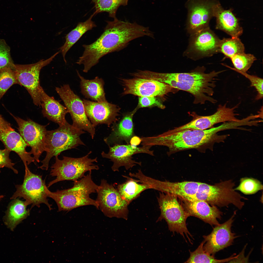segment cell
Segmentation results:
<instances>
[{"label":"cell","mask_w":263,"mask_h":263,"mask_svg":"<svg viewBox=\"0 0 263 263\" xmlns=\"http://www.w3.org/2000/svg\"><path fill=\"white\" fill-rule=\"evenodd\" d=\"M13 67H6L0 69V100L8 90L19 82Z\"/></svg>","instance_id":"34"},{"label":"cell","mask_w":263,"mask_h":263,"mask_svg":"<svg viewBox=\"0 0 263 263\" xmlns=\"http://www.w3.org/2000/svg\"><path fill=\"white\" fill-rule=\"evenodd\" d=\"M235 214L224 223L216 225L209 234L203 236L205 241L203 248L206 253L214 256L217 252L232 245L234 240L238 237L231 229Z\"/></svg>","instance_id":"20"},{"label":"cell","mask_w":263,"mask_h":263,"mask_svg":"<svg viewBox=\"0 0 263 263\" xmlns=\"http://www.w3.org/2000/svg\"><path fill=\"white\" fill-rule=\"evenodd\" d=\"M244 47L238 38H224L221 40L218 52L221 53L225 58H230L237 54L244 52Z\"/></svg>","instance_id":"31"},{"label":"cell","mask_w":263,"mask_h":263,"mask_svg":"<svg viewBox=\"0 0 263 263\" xmlns=\"http://www.w3.org/2000/svg\"><path fill=\"white\" fill-rule=\"evenodd\" d=\"M226 66L243 75L249 80L251 83V86L254 87L256 90L257 95L255 99L258 100L261 99L263 97V80L262 78L257 76L251 75L247 73L246 72H243L239 71L234 68L232 67L227 65L223 64Z\"/></svg>","instance_id":"37"},{"label":"cell","mask_w":263,"mask_h":263,"mask_svg":"<svg viewBox=\"0 0 263 263\" xmlns=\"http://www.w3.org/2000/svg\"><path fill=\"white\" fill-rule=\"evenodd\" d=\"M97 193L99 209L105 216L127 219L129 204L112 185L102 179Z\"/></svg>","instance_id":"11"},{"label":"cell","mask_w":263,"mask_h":263,"mask_svg":"<svg viewBox=\"0 0 263 263\" xmlns=\"http://www.w3.org/2000/svg\"><path fill=\"white\" fill-rule=\"evenodd\" d=\"M138 109L136 107L132 112L124 115L118 123H114L111 133L104 139L108 146L121 144L123 142L126 144H130L131 139L135 136L133 118Z\"/></svg>","instance_id":"23"},{"label":"cell","mask_w":263,"mask_h":263,"mask_svg":"<svg viewBox=\"0 0 263 263\" xmlns=\"http://www.w3.org/2000/svg\"><path fill=\"white\" fill-rule=\"evenodd\" d=\"M223 126L212 127L203 130L186 129L178 131L169 130L157 136L145 137L144 143L146 146H166L169 149V155L191 149L207 148L212 150L216 143L224 142L228 135H218L223 131Z\"/></svg>","instance_id":"3"},{"label":"cell","mask_w":263,"mask_h":263,"mask_svg":"<svg viewBox=\"0 0 263 263\" xmlns=\"http://www.w3.org/2000/svg\"><path fill=\"white\" fill-rule=\"evenodd\" d=\"M3 168V167H1V166H0V169L1 168Z\"/></svg>","instance_id":"44"},{"label":"cell","mask_w":263,"mask_h":263,"mask_svg":"<svg viewBox=\"0 0 263 263\" xmlns=\"http://www.w3.org/2000/svg\"><path fill=\"white\" fill-rule=\"evenodd\" d=\"M60 52L58 51L49 58L32 64H14L13 68L19 85L23 86L30 95L33 103L41 106V100L40 73L42 68L49 64Z\"/></svg>","instance_id":"9"},{"label":"cell","mask_w":263,"mask_h":263,"mask_svg":"<svg viewBox=\"0 0 263 263\" xmlns=\"http://www.w3.org/2000/svg\"><path fill=\"white\" fill-rule=\"evenodd\" d=\"M139 182L149 185L150 189L177 196L179 198L189 199L196 193L200 182L184 181L171 182L156 179L144 174L141 169L132 175Z\"/></svg>","instance_id":"16"},{"label":"cell","mask_w":263,"mask_h":263,"mask_svg":"<svg viewBox=\"0 0 263 263\" xmlns=\"http://www.w3.org/2000/svg\"><path fill=\"white\" fill-rule=\"evenodd\" d=\"M205 243L204 240L201 243L197 248L194 251L191 252L189 251L190 256L185 263H225L235 258L234 254L230 257L224 259L218 260L215 258L214 255H211L206 253L203 248Z\"/></svg>","instance_id":"32"},{"label":"cell","mask_w":263,"mask_h":263,"mask_svg":"<svg viewBox=\"0 0 263 263\" xmlns=\"http://www.w3.org/2000/svg\"><path fill=\"white\" fill-rule=\"evenodd\" d=\"M235 186L231 180L222 181L214 185L200 182L195 195L189 200L203 201L211 206L219 207L232 204L241 209L244 204L243 200L247 199L235 191Z\"/></svg>","instance_id":"6"},{"label":"cell","mask_w":263,"mask_h":263,"mask_svg":"<svg viewBox=\"0 0 263 263\" xmlns=\"http://www.w3.org/2000/svg\"><path fill=\"white\" fill-rule=\"evenodd\" d=\"M41 95L42 112L43 116L59 126L64 124L67 122L66 115L68 113L66 108L53 97L48 95L42 87Z\"/></svg>","instance_id":"26"},{"label":"cell","mask_w":263,"mask_h":263,"mask_svg":"<svg viewBox=\"0 0 263 263\" xmlns=\"http://www.w3.org/2000/svg\"><path fill=\"white\" fill-rule=\"evenodd\" d=\"M205 68L199 67L188 73H165L147 70L145 78L164 83L173 88L188 92L194 98L193 103L203 104L206 101L215 103L217 100L212 98L216 86V77L225 70L205 72Z\"/></svg>","instance_id":"2"},{"label":"cell","mask_w":263,"mask_h":263,"mask_svg":"<svg viewBox=\"0 0 263 263\" xmlns=\"http://www.w3.org/2000/svg\"><path fill=\"white\" fill-rule=\"evenodd\" d=\"M220 4L217 0L188 1L187 29L190 35L209 27V22Z\"/></svg>","instance_id":"13"},{"label":"cell","mask_w":263,"mask_h":263,"mask_svg":"<svg viewBox=\"0 0 263 263\" xmlns=\"http://www.w3.org/2000/svg\"><path fill=\"white\" fill-rule=\"evenodd\" d=\"M83 101L86 114L95 127L102 124L110 127L118 120L120 109L117 105L107 102L100 103L85 99Z\"/></svg>","instance_id":"21"},{"label":"cell","mask_w":263,"mask_h":263,"mask_svg":"<svg viewBox=\"0 0 263 263\" xmlns=\"http://www.w3.org/2000/svg\"><path fill=\"white\" fill-rule=\"evenodd\" d=\"M141 138L139 137L134 136L131 139L130 144L135 146H138L141 142Z\"/></svg>","instance_id":"42"},{"label":"cell","mask_w":263,"mask_h":263,"mask_svg":"<svg viewBox=\"0 0 263 263\" xmlns=\"http://www.w3.org/2000/svg\"><path fill=\"white\" fill-rule=\"evenodd\" d=\"M94 3L95 14L103 12L108 13L109 17L116 18V14L121 6L127 5L129 0H91Z\"/></svg>","instance_id":"33"},{"label":"cell","mask_w":263,"mask_h":263,"mask_svg":"<svg viewBox=\"0 0 263 263\" xmlns=\"http://www.w3.org/2000/svg\"><path fill=\"white\" fill-rule=\"evenodd\" d=\"M91 171H89L81 179L74 182L73 186L69 189L54 192L50 191L46 186L45 191L47 197L55 201L59 211H69L78 207L90 205L99 209L97 201L90 197L91 193L97 192L99 187L92 180Z\"/></svg>","instance_id":"4"},{"label":"cell","mask_w":263,"mask_h":263,"mask_svg":"<svg viewBox=\"0 0 263 263\" xmlns=\"http://www.w3.org/2000/svg\"><path fill=\"white\" fill-rule=\"evenodd\" d=\"M55 90L71 116L73 121L72 125L77 129L86 131L93 139L95 134V127L86 114L83 101L74 93L68 84L56 87Z\"/></svg>","instance_id":"12"},{"label":"cell","mask_w":263,"mask_h":263,"mask_svg":"<svg viewBox=\"0 0 263 263\" xmlns=\"http://www.w3.org/2000/svg\"><path fill=\"white\" fill-rule=\"evenodd\" d=\"M10 48L3 39H0V69L13 67L14 64L11 57Z\"/></svg>","instance_id":"38"},{"label":"cell","mask_w":263,"mask_h":263,"mask_svg":"<svg viewBox=\"0 0 263 263\" xmlns=\"http://www.w3.org/2000/svg\"><path fill=\"white\" fill-rule=\"evenodd\" d=\"M4 197V196L3 195L0 196V199L3 198Z\"/></svg>","instance_id":"43"},{"label":"cell","mask_w":263,"mask_h":263,"mask_svg":"<svg viewBox=\"0 0 263 263\" xmlns=\"http://www.w3.org/2000/svg\"><path fill=\"white\" fill-rule=\"evenodd\" d=\"M45 179L42 176L32 173L28 168L25 169V174L23 183L16 185V190L11 197L15 199L22 197L25 200L26 205H31L30 209L35 206L39 207L41 204H46L49 210L52 209L45 191Z\"/></svg>","instance_id":"10"},{"label":"cell","mask_w":263,"mask_h":263,"mask_svg":"<svg viewBox=\"0 0 263 263\" xmlns=\"http://www.w3.org/2000/svg\"><path fill=\"white\" fill-rule=\"evenodd\" d=\"M91 153L90 151L85 156L79 158L64 156L62 160L58 159V155L55 156V162L51 166L50 175L56 178L49 182L48 187L64 180L75 182L84 177L87 172L98 170L99 167L94 163L97 162V158H89Z\"/></svg>","instance_id":"7"},{"label":"cell","mask_w":263,"mask_h":263,"mask_svg":"<svg viewBox=\"0 0 263 263\" xmlns=\"http://www.w3.org/2000/svg\"><path fill=\"white\" fill-rule=\"evenodd\" d=\"M263 189V185L258 180L253 178H244L240 180L239 185L235 189L246 195L254 194Z\"/></svg>","instance_id":"36"},{"label":"cell","mask_w":263,"mask_h":263,"mask_svg":"<svg viewBox=\"0 0 263 263\" xmlns=\"http://www.w3.org/2000/svg\"><path fill=\"white\" fill-rule=\"evenodd\" d=\"M0 140L6 148L18 155L23 162L25 169L28 168V166L32 162L36 164L33 157L31 156V153L26 150L28 145L20 135L15 130L6 131L0 129Z\"/></svg>","instance_id":"24"},{"label":"cell","mask_w":263,"mask_h":263,"mask_svg":"<svg viewBox=\"0 0 263 263\" xmlns=\"http://www.w3.org/2000/svg\"><path fill=\"white\" fill-rule=\"evenodd\" d=\"M10 151L6 148L3 150L0 149V166L12 169L14 172L18 174V171L13 167L14 163H12L9 157Z\"/></svg>","instance_id":"40"},{"label":"cell","mask_w":263,"mask_h":263,"mask_svg":"<svg viewBox=\"0 0 263 263\" xmlns=\"http://www.w3.org/2000/svg\"><path fill=\"white\" fill-rule=\"evenodd\" d=\"M124 94L140 97L162 96L171 92L173 88L164 83L151 79L135 77L122 80Z\"/></svg>","instance_id":"19"},{"label":"cell","mask_w":263,"mask_h":263,"mask_svg":"<svg viewBox=\"0 0 263 263\" xmlns=\"http://www.w3.org/2000/svg\"><path fill=\"white\" fill-rule=\"evenodd\" d=\"M185 211L189 216L197 217L211 225H218L222 213L216 206H210L203 201L180 198Z\"/></svg>","instance_id":"22"},{"label":"cell","mask_w":263,"mask_h":263,"mask_svg":"<svg viewBox=\"0 0 263 263\" xmlns=\"http://www.w3.org/2000/svg\"><path fill=\"white\" fill-rule=\"evenodd\" d=\"M77 72L80 79L81 92L85 98L100 103L107 102L104 89V82L102 78L97 76L93 79L87 80L78 70Z\"/></svg>","instance_id":"27"},{"label":"cell","mask_w":263,"mask_h":263,"mask_svg":"<svg viewBox=\"0 0 263 263\" xmlns=\"http://www.w3.org/2000/svg\"><path fill=\"white\" fill-rule=\"evenodd\" d=\"M14 199L9 205L4 219L5 225L12 231L30 214L25 201L17 198Z\"/></svg>","instance_id":"28"},{"label":"cell","mask_w":263,"mask_h":263,"mask_svg":"<svg viewBox=\"0 0 263 263\" xmlns=\"http://www.w3.org/2000/svg\"><path fill=\"white\" fill-rule=\"evenodd\" d=\"M178 197L174 194L160 192L157 197L161 211L160 215L157 220L164 219L167 222L169 230L173 233H179L185 239V236L191 244L192 235L188 231L186 220L189 216L182 204L179 203Z\"/></svg>","instance_id":"8"},{"label":"cell","mask_w":263,"mask_h":263,"mask_svg":"<svg viewBox=\"0 0 263 263\" xmlns=\"http://www.w3.org/2000/svg\"><path fill=\"white\" fill-rule=\"evenodd\" d=\"M95 14L94 12L86 21L78 23L76 27L66 35L64 44L59 48V51L61 53L66 63L65 56L69 49L86 32L96 26L92 20L93 17Z\"/></svg>","instance_id":"29"},{"label":"cell","mask_w":263,"mask_h":263,"mask_svg":"<svg viewBox=\"0 0 263 263\" xmlns=\"http://www.w3.org/2000/svg\"><path fill=\"white\" fill-rule=\"evenodd\" d=\"M11 114L18 124L20 134L28 146L31 148L30 152L35 160L39 162L40 156L46 150L47 125L40 124L30 119L24 120Z\"/></svg>","instance_id":"14"},{"label":"cell","mask_w":263,"mask_h":263,"mask_svg":"<svg viewBox=\"0 0 263 263\" xmlns=\"http://www.w3.org/2000/svg\"><path fill=\"white\" fill-rule=\"evenodd\" d=\"M107 21V24L101 36L94 42L84 44V51L76 62L84 66L83 71L87 73L98 64L100 59L109 53L119 51L126 47L129 42L135 39L151 36L149 27L119 20Z\"/></svg>","instance_id":"1"},{"label":"cell","mask_w":263,"mask_h":263,"mask_svg":"<svg viewBox=\"0 0 263 263\" xmlns=\"http://www.w3.org/2000/svg\"><path fill=\"white\" fill-rule=\"evenodd\" d=\"M0 129L6 131L14 130L11 127L10 123L6 121L0 115Z\"/></svg>","instance_id":"41"},{"label":"cell","mask_w":263,"mask_h":263,"mask_svg":"<svg viewBox=\"0 0 263 263\" xmlns=\"http://www.w3.org/2000/svg\"><path fill=\"white\" fill-rule=\"evenodd\" d=\"M190 36L188 46L184 53L185 56L197 60L218 52L221 39L209 27Z\"/></svg>","instance_id":"17"},{"label":"cell","mask_w":263,"mask_h":263,"mask_svg":"<svg viewBox=\"0 0 263 263\" xmlns=\"http://www.w3.org/2000/svg\"><path fill=\"white\" fill-rule=\"evenodd\" d=\"M156 106L162 109L165 108V106L155 96H139L138 109L145 107Z\"/></svg>","instance_id":"39"},{"label":"cell","mask_w":263,"mask_h":263,"mask_svg":"<svg viewBox=\"0 0 263 263\" xmlns=\"http://www.w3.org/2000/svg\"><path fill=\"white\" fill-rule=\"evenodd\" d=\"M238 104L233 107H228L227 103L218 105L216 111L213 114L207 116L198 115L195 113L191 114L193 119L190 122L185 124L177 128V131L186 129L203 130L210 128L214 125L220 122H237L240 120L236 116L238 114L235 113V110Z\"/></svg>","instance_id":"18"},{"label":"cell","mask_w":263,"mask_h":263,"mask_svg":"<svg viewBox=\"0 0 263 263\" xmlns=\"http://www.w3.org/2000/svg\"><path fill=\"white\" fill-rule=\"evenodd\" d=\"M124 182L118 185L117 189L122 197L129 204L138 197L143 191L150 189V186L144 183H139L138 180L126 176Z\"/></svg>","instance_id":"30"},{"label":"cell","mask_w":263,"mask_h":263,"mask_svg":"<svg viewBox=\"0 0 263 263\" xmlns=\"http://www.w3.org/2000/svg\"><path fill=\"white\" fill-rule=\"evenodd\" d=\"M85 132L67 122L56 129L47 131L45 145L46 154L41 161L42 165L38 168L47 170L52 157L64 151L75 148L80 145H85L80 137Z\"/></svg>","instance_id":"5"},{"label":"cell","mask_w":263,"mask_h":263,"mask_svg":"<svg viewBox=\"0 0 263 263\" xmlns=\"http://www.w3.org/2000/svg\"><path fill=\"white\" fill-rule=\"evenodd\" d=\"M230 59L234 68L243 72H246L256 60L253 55L244 52L235 55Z\"/></svg>","instance_id":"35"},{"label":"cell","mask_w":263,"mask_h":263,"mask_svg":"<svg viewBox=\"0 0 263 263\" xmlns=\"http://www.w3.org/2000/svg\"><path fill=\"white\" fill-rule=\"evenodd\" d=\"M108 146V153L103 151L101 155L103 158L109 159L113 162L111 168L113 171H118L119 168L122 166L128 170L137 164L141 166V162L133 159L132 156L135 154L144 153L154 156L153 151L150 150L151 147L150 146L138 147L129 144H117Z\"/></svg>","instance_id":"15"},{"label":"cell","mask_w":263,"mask_h":263,"mask_svg":"<svg viewBox=\"0 0 263 263\" xmlns=\"http://www.w3.org/2000/svg\"><path fill=\"white\" fill-rule=\"evenodd\" d=\"M214 17L216 19V29L224 31L232 38L238 37L242 34L243 30L239 20L232 9H225L220 4L216 8Z\"/></svg>","instance_id":"25"}]
</instances>
